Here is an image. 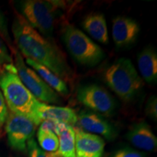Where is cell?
I'll return each mask as SVG.
<instances>
[{
	"instance_id": "22",
	"label": "cell",
	"mask_w": 157,
	"mask_h": 157,
	"mask_svg": "<svg viewBox=\"0 0 157 157\" xmlns=\"http://www.w3.org/2000/svg\"><path fill=\"white\" fill-rule=\"evenodd\" d=\"M13 60L9 53L6 43L0 37V68L5 65L13 64Z\"/></svg>"
},
{
	"instance_id": "20",
	"label": "cell",
	"mask_w": 157,
	"mask_h": 157,
	"mask_svg": "<svg viewBox=\"0 0 157 157\" xmlns=\"http://www.w3.org/2000/svg\"><path fill=\"white\" fill-rule=\"evenodd\" d=\"M0 37L3 39L6 44H7L10 50L14 52L15 50L13 48V42H12L10 36L7 21H6L5 15L1 10H0Z\"/></svg>"
},
{
	"instance_id": "15",
	"label": "cell",
	"mask_w": 157,
	"mask_h": 157,
	"mask_svg": "<svg viewBox=\"0 0 157 157\" xmlns=\"http://www.w3.org/2000/svg\"><path fill=\"white\" fill-rule=\"evenodd\" d=\"M82 26L90 36L103 44L109 42L105 17L102 13H91L85 17Z\"/></svg>"
},
{
	"instance_id": "12",
	"label": "cell",
	"mask_w": 157,
	"mask_h": 157,
	"mask_svg": "<svg viewBox=\"0 0 157 157\" xmlns=\"http://www.w3.org/2000/svg\"><path fill=\"white\" fill-rule=\"evenodd\" d=\"M126 138L135 148L148 152L156 151L157 138L145 121L135 123L129 129Z\"/></svg>"
},
{
	"instance_id": "24",
	"label": "cell",
	"mask_w": 157,
	"mask_h": 157,
	"mask_svg": "<svg viewBox=\"0 0 157 157\" xmlns=\"http://www.w3.org/2000/svg\"><path fill=\"white\" fill-rule=\"evenodd\" d=\"M146 114L151 118L153 120L156 121L157 119V99L155 95L151 97L147 101L146 105Z\"/></svg>"
},
{
	"instance_id": "1",
	"label": "cell",
	"mask_w": 157,
	"mask_h": 157,
	"mask_svg": "<svg viewBox=\"0 0 157 157\" xmlns=\"http://www.w3.org/2000/svg\"><path fill=\"white\" fill-rule=\"evenodd\" d=\"M12 32L15 44L23 56L48 68L63 81L73 79V71L62 51L33 29L21 14H17L14 18Z\"/></svg>"
},
{
	"instance_id": "9",
	"label": "cell",
	"mask_w": 157,
	"mask_h": 157,
	"mask_svg": "<svg viewBox=\"0 0 157 157\" xmlns=\"http://www.w3.org/2000/svg\"><path fill=\"white\" fill-rule=\"evenodd\" d=\"M76 124L84 132L100 135L108 140H113L117 137V132L112 124L93 111H81L77 115Z\"/></svg>"
},
{
	"instance_id": "17",
	"label": "cell",
	"mask_w": 157,
	"mask_h": 157,
	"mask_svg": "<svg viewBox=\"0 0 157 157\" xmlns=\"http://www.w3.org/2000/svg\"><path fill=\"white\" fill-rule=\"evenodd\" d=\"M25 63L30 67L32 68L34 71L42 78L43 81L48 84L49 87L55 90L57 93H60V95H68L69 90L66 85V82L59 78L53 72H52L42 65L30 60V59L26 58Z\"/></svg>"
},
{
	"instance_id": "8",
	"label": "cell",
	"mask_w": 157,
	"mask_h": 157,
	"mask_svg": "<svg viewBox=\"0 0 157 157\" xmlns=\"http://www.w3.org/2000/svg\"><path fill=\"white\" fill-rule=\"evenodd\" d=\"M78 101L98 114L109 116L114 112L117 103L106 90L96 84L83 86L77 90Z\"/></svg>"
},
{
	"instance_id": "7",
	"label": "cell",
	"mask_w": 157,
	"mask_h": 157,
	"mask_svg": "<svg viewBox=\"0 0 157 157\" xmlns=\"http://www.w3.org/2000/svg\"><path fill=\"white\" fill-rule=\"evenodd\" d=\"M36 127L28 118L8 111L5 129L10 146L17 151H25L27 143L33 137Z\"/></svg>"
},
{
	"instance_id": "23",
	"label": "cell",
	"mask_w": 157,
	"mask_h": 157,
	"mask_svg": "<svg viewBox=\"0 0 157 157\" xmlns=\"http://www.w3.org/2000/svg\"><path fill=\"white\" fill-rule=\"evenodd\" d=\"M7 114H8V109H7V104L5 103L2 93L0 91V137L2 135L3 128L5 127Z\"/></svg>"
},
{
	"instance_id": "2",
	"label": "cell",
	"mask_w": 157,
	"mask_h": 157,
	"mask_svg": "<svg viewBox=\"0 0 157 157\" xmlns=\"http://www.w3.org/2000/svg\"><path fill=\"white\" fill-rule=\"evenodd\" d=\"M0 89L10 111L28 118L39 126L42 123L39 117L41 102L22 83L13 63L0 68Z\"/></svg>"
},
{
	"instance_id": "5",
	"label": "cell",
	"mask_w": 157,
	"mask_h": 157,
	"mask_svg": "<svg viewBox=\"0 0 157 157\" xmlns=\"http://www.w3.org/2000/svg\"><path fill=\"white\" fill-rule=\"evenodd\" d=\"M63 39L68 52L80 64L92 67L100 63L105 58L101 47L74 25H66Z\"/></svg>"
},
{
	"instance_id": "4",
	"label": "cell",
	"mask_w": 157,
	"mask_h": 157,
	"mask_svg": "<svg viewBox=\"0 0 157 157\" xmlns=\"http://www.w3.org/2000/svg\"><path fill=\"white\" fill-rule=\"evenodd\" d=\"M63 6L61 1L25 0L19 2L21 15L33 29L48 37L53 32L58 11Z\"/></svg>"
},
{
	"instance_id": "3",
	"label": "cell",
	"mask_w": 157,
	"mask_h": 157,
	"mask_svg": "<svg viewBox=\"0 0 157 157\" xmlns=\"http://www.w3.org/2000/svg\"><path fill=\"white\" fill-rule=\"evenodd\" d=\"M107 85L124 101H130L143 85L141 77L129 59L121 58L109 66L103 74Z\"/></svg>"
},
{
	"instance_id": "14",
	"label": "cell",
	"mask_w": 157,
	"mask_h": 157,
	"mask_svg": "<svg viewBox=\"0 0 157 157\" xmlns=\"http://www.w3.org/2000/svg\"><path fill=\"white\" fill-rule=\"evenodd\" d=\"M137 66L143 79L148 84L157 81V54L154 48L147 47L137 57Z\"/></svg>"
},
{
	"instance_id": "21",
	"label": "cell",
	"mask_w": 157,
	"mask_h": 157,
	"mask_svg": "<svg viewBox=\"0 0 157 157\" xmlns=\"http://www.w3.org/2000/svg\"><path fill=\"white\" fill-rule=\"evenodd\" d=\"M108 157H146V156L144 152L127 147L114 151Z\"/></svg>"
},
{
	"instance_id": "16",
	"label": "cell",
	"mask_w": 157,
	"mask_h": 157,
	"mask_svg": "<svg viewBox=\"0 0 157 157\" xmlns=\"http://www.w3.org/2000/svg\"><path fill=\"white\" fill-rule=\"evenodd\" d=\"M55 133L59 140V147L57 151L58 156L60 157H76L74 127L58 122Z\"/></svg>"
},
{
	"instance_id": "11",
	"label": "cell",
	"mask_w": 157,
	"mask_h": 157,
	"mask_svg": "<svg viewBox=\"0 0 157 157\" xmlns=\"http://www.w3.org/2000/svg\"><path fill=\"white\" fill-rule=\"evenodd\" d=\"M140 25L136 21L127 16H118L112 21V36L119 48L130 46L136 42Z\"/></svg>"
},
{
	"instance_id": "18",
	"label": "cell",
	"mask_w": 157,
	"mask_h": 157,
	"mask_svg": "<svg viewBox=\"0 0 157 157\" xmlns=\"http://www.w3.org/2000/svg\"><path fill=\"white\" fill-rule=\"evenodd\" d=\"M39 147L46 152H56L59 147V140L57 135L51 129L39 125L37 132Z\"/></svg>"
},
{
	"instance_id": "10",
	"label": "cell",
	"mask_w": 157,
	"mask_h": 157,
	"mask_svg": "<svg viewBox=\"0 0 157 157\" xmlns=\"http://www.w3.org/2000/svg\"><path fill=\"white\" fill-rule=\"evenodd\" d=\"M76 157H102L105 149V141L101 136L84 132L74 127Z\"/></svg>"
},
{
	"instance_id": "13",
	"label": "cell",
	"mask_w": 157,
	"mask_h": 157,
	"mask_svg": "<svg viewBox=\"0 0 157 157\" xmlns=\"http://www.w3.org/2000/svg\"><path fill=\"white\" fill-rule=\"evenodd\" d=\"M40 120H50L64 123L74 127L77 123V114L74 109L68 107L56 106L40 103L39 106Z\"/></svg>"
},
{
	"instance_id": "19",
	"label": "cell",
	"mask_w": 157,
	"mask_h": 157,
	"mask_svg": "<svg viewBox=\"0 0 157 157\" xmlns=\"http://www.w3.org/2000/svg\"><path fill=\"white\" fill-rule=\"evenodd\" d=\"M27 151L29 157H60L57 151L56 152H46L43 151L37 144L34 138H31L27 143Z\"/></svg>"
},
{
	"instance_id": "6",
	"label": "cell",
	"mask_w": 157,
	"mask_h": 157,
	"mask_svg": "<svg viewBox=\"0 0 157 157\" xmlns=\"http://www.w3.org/2000/svg\"><path fill=\"white\" fill-rule=\"evenodd\" d=\"M14 56V66L16 68L17 75L31 93L39 101L44 102V103L58 104L60 103V98L58 94L49 87L32 68L25 65L21 54L15 50Z\"/></svg>"
}]
</instances>
